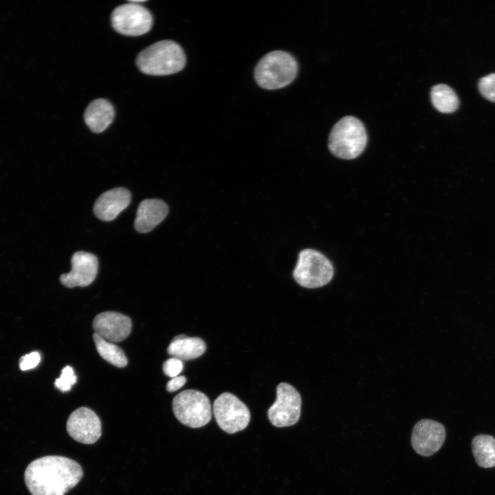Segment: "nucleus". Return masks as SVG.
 <instances>
[{
    "label": "nucleus",
    "mask_w": 495,
    "mask_h": 495,
    "mask_svg": "<svg viewBox=\"0 0 495 495\" xmlns=\"http://www.w3.org/2000/svg\"><path fill=\"white\" fill-rule=\"evenodd\" d=\"M478 89L485 98L495 102V73L481 78L478 82Z\"/></svg>",
    "instance_id": "obj_22"
},
{
    "label": "nucleus",
    "mask_w": 495,
    "mask_h": 495,
    "mask_svg": "<svg viewBox=\"0 0 495 495\" xmlns=\"http://www.w3.org/2000/svg\"><path fill=\"white\" fill-rule=\"evenodd\" d=\"M41 360L40 354L32 352L23 356L19 361V367L22 371H26L36 367Z\"/></svg>",
    "instance_id": "obj_24"
},
{
    "label": "nucleus",
    "mask_w": 495,
    "mask_h": 495,
    "mask_svg": "<svg viewBox=\"0 0 495 495\" xmlns=\"http://www.w3.org/2000/svg\"><path fill=\"white\" fill-rule=\"evenodd\" d=\"M474 456L477 464L483 468L495 466V438L486 434L475 437L472 443Z\"/></svg>",
    "instance_id": "obj_18"
},
{
    "label": "nucleus",
    "mask_w": 495,
    "mask_h": 495,
    "mask_svg": "<svg viewBox=\"0 0 495 495\" xmlns=\"http://www.w3.org/2000/svg\"><path fill=\"white\" fill-rule=\"evenodd\" d=\"M76 380L73 368L67 366L62 370L60 377L56 380L55 386L61 391L66 392L71 389Z\"/></svg>",
    "instance_id": "obj_21"
},
{
    "label": "nucleus",
    "mask_w": 495,
    "mask_h": 495,
    "mask_svg": "<svg viewBox=\"0 0 495 495\" xmlns=\"http://www.w3.org/2000/svg\"><path fill=\"white\" fill-rule=\"evenodd\" d=\"M72 270L60 276L61 283L67 287H86L96 278L98 262L91 253L79 251L75 252L71 259Z\"/></svg>",
    "instance_id": "obj_12"
},
{
    "label": "nucleus",
    "mask_w": 495,
    "mask_h": 495,
    "mask_svg": "<svg viewBox=\"0 0 495 495\" xmlns=\"http://www.w3.org/2000/svg\"><path fill=\"white\" fill-rule=\"evenodd\" d=\"M78 463L62 456H45L32 461L24 478L32 495H64L80 481Z\"/></svg>",
    "instance_id": "obj_1"
},
{
    "label": "nucleus",
    "mask_w": 495,
    "mask_h": 495,
    "mask_svg": "<svg viewBox=\"0 0 495 495\" xmlns=\"http://www.w3.org/2000/svg\"><path fill=\"white\" fill-rule=\"evenodd\" d=\"M206 349V345L201 338L179 335L175 337L168 345L167 352L173 358L183 361L201 356Z\"/></svg>",
    "instance_id": "obj_17"
},
{
    "label": "nucleus",
    "mask_w": 495,
    "mask_h": 495,
    "mask_svg": "<svg viewBox=\"0 0 495 495\" xmlns=\"http://www.w3.org/2000/svg\"><path fill=\"white\" fill-rule=\"evenodd\" d=\"M132 327L129 317L116 311H104L98 314L93 320L95 333L113 343L125 340Z\"/></svg>",
    "instance_id": "obj_13"
},
{
    "label": "nucleus",
    "mask_w": 495,
    "mask_h": 495,
    "mask_svg": "<svg viewBox=\"0 0 495 495\" xmlns=\"http://www.w3.org/2000/svg\"><path fill=\"white\" fill-rule=\"evenodd\" d=\"M301 397L297 390L287 383L276 388V399L267 411L270 422L276 427L293 426L300 416Z\"/></svg>",
    "instance_id": "obj_9"
},
{
    "label": "nucleus",
    "mask_w": 495,
    "mask_h": 495,
    "mask_svg": "<svg viewBox=\"0 0 495 495\" xmlns=\"http://www.w3.org/2000/svg\"><path fill=\"white\" fill-rule=\"evenodd\" d=\"M430 97L434 108L441 113H452L459 107L456 93L447 85L439 84L432 87Z\"/></svg>",
    "instance_id": "obj_19"
},
{
    "label": "nucleus",
    "mask_w": 495,
    "mask_h": 495,
    "mask_svg": "<svg viewBox=\"0 0 495 495\" xmlns=\"http://www.w3.org/2000/svg\"><path fill=\"white\" fill-rule=\"evenodd\" d=\"M153 21L150 11L132 1L116 7L111 13L113 28L123 35H142L151 30Z\"/></svg>",
    "instance_id": "obj_8"
},
{
    "label": "nucleus",
    "mask_w": 495,
    "mask_h": 495,
    "mask_svg": "<svg viewBox=\"0 0 495 495\" xmlns=\"http://www.w3.org/2000/svg\"><path fill=\"white\" fill-rule=\"evenodd\" d=\"M298 65L290 54L280 50L265 54L257 63L254 78L265 89H277L289 85L296 78Z\"/></svg>",
    "instance_id": "obj_3"
},
{
    "label": "nucleus",
    "mask_w": 495,
    "mask_h": 495,
    "mask_svg": "<svg viewBox=\"0 0 495 495\" xmlns=\"http://www.w3.org/2000/svg\"><path fill=\"white\" fill-rule=\"evenodd\" d=\"M186 382L184 376H177L172 378L166 384V390L168 392H174L181 388Z\"/></svg>",
    "instance_id": "obj_25"
},
{
    "label": "nucleus",
    "mask_w": 495,
    "mask_h": 495,
    "mask_svg": "<svg viewBox=\"0 0 495 495\" xmlns=\"http://www.w3.org/2000/svg\"><path fill=\"white\" fill-rule=\"evenodd\" d=\"M366 143V131L362 122L353 116H345L332 128L328 146L336 157L351 160L363 152Z\"/></svg>",
    "instance_id": "obj_4"
},
{
    "label": "nucleus",
    "mask_w": 495,
    "mask_h": 495,
    "mask_svg": "<svg viewBox=\"0 0 495 495\" xmlns=\"http://www.w3.org/2000/svg\"><path fill=\"white\" fill-rule=\"evenodd\" d=\"M334 270L331 262L322 253L305 249L299 253L298 263L293 272L295 280L306 288H318L332 279Z\"/></svg>",
    "instance_id": "obj_5"
},
{
    "label": "nucleus",
    "mask_w": 495,
    "mask_h": 495,
    "mask_svg": "<svg viewBox=\"0 0 495 495\" xmlns=\"http://www.w3.org/2000/svg\"><path fill=\"white\" fill-rule=\"evenodd\" d=\"M67 431L78 442L92 444L101 436V422L90 408L80 407L73 411L67 421Z\"/></svg>",
    "instance_id": "obj_11"
},
{
    "label": "nucleus",
    "mask_w": 495,
    "mask_h": 495,
    "mask_svg": "<svg viewBox=\"0 0 495 495\" xmlns=\"http://www.w3.org/2000/svg\"><path fill=\"white\" fill-rule=\"evenodd\" d=\"M172 405L176 418L190 428H201L212 418L209 399L197 390H185L179 393L174 397Z\"/></svg>",
    "instance_id": "obj_6"
},
{
    "label": "nucleus",
    "mask_w": 495,
    "mask_h": 495,
    "mask_svg": "<svg viewBox=\"0 0 495 495\" xmlns=\"http://www.w3.org/2000/svg\"><path fill=\"white\" fill-rule=\"evenodd\" d=\"M183 362L177 358H171L164 362V373L168 377H175L183 370Z\"/></svg>",
    "instance_id": "obj_23"
},
{
    "label": "nucleus",
    "mask_w": 495,
    "mask_h": 495,
    "mask_svg": "<svg viewBox=\"0 0 495 495\" xmlns=\"http://www.w3.org/2000/svg\"><path fill=\"white\" fill-rule=\"evenodd\" d=\"M168 207L157 199H144L140 202L135 219V230L141 233L151 231L166 217Z\"/></svg>",
    "instance_id": "obj_15"
},
{
    "label": "nucleus",
    "mask_w": 495,
    "mask_h": 495,
    "mask_svg": "<svg viewBox=\"0 0 495 495\" xmlns=\"http://www.w3.org/2000/svg\"><path fill=\"white\" fill-rule=\"evenodd\" d=\"M186 56L181 46L173 41L156 42L142 50L136 58L139 69L144 74L165 76L181 71L186 65Z\"/></svg>",
    "instance_id": "obj_2"
},
{
    "label": "nucleus",
    "mask_w": 495,
    "mask_h": 495,
    "mask_svg": "<svg viewBox=\"0 0 495 495\" xmlns=\"http://www.w3.org/2000/svg\"><path fill=\"white\" fill-rule=\"evenodd\" d=\"M213 413L219 426L225 432L233 434L245 429L250 420V412L246 405L230 393L221 394L213 403Z\"/></svg>",
    "instance_id": "obj_7"
},
{
    "label": "nucleus",
    "mask_w": 495,
    "mask_h": 495,
    "mask_svg": "<svg viewBox=\"0 0 495 495\" xmlns=\"http://www.w3.org/2000/svg\"><path fill=\"white\" fill-rule=\"evenodd\" d=\"M446 439L444 426L434 420L424 419L414 426L411 435V444L419 454L429 456L437 452Z\"/></svg>",
    "instance_id": "obj_10"
},
{
    "label": "nucleus",
    "mask_w": 495,
    "mask_h": 495,
    "mask_svg": "<svg viewBox=\"0 0 495 495\" xmlns=\"http://www.w3.org/2000/svg\"><path fill=\"white\" fill-rule=\"evenodd\" d=\"M114 115L112 104L106 99L99 98L88 104L84 113V119L93 132L101 133L112 122Z\"/></svg>",
    "instance_id": "obj_16"
},
{
    "label": "nucleus",
    "mask_w": 495,
    "mask_h": 495,
    "mask_svg": "<svg viewBox=\"0 0 495 495\" xmlns=\"http://www.w3.org/2000/svg\"><path fill=\"white\" fill-rule=\"evenodd\" d=\"M131 198L130 192L124 188L119 187L107 190L96 201L94 213L102 221H112L129 205Z\"/></svg>",
    "instance_id": "obj_14"
},
{
    "label": "nucleus",
    "mask_w": 495,
    "mask_h": 495,
    "mask_svg": "<svg viewBox=\"0 0 495 495\" xmlns=\"http://www.w3.org/2000/svg\"><path fill=\"white\" fill-rule=\"evenodd\" d=\"M93 339L98 354L104 360L119 368L126 366L127 358L119 346L104 340L95 333L93 334Z\"/></svg>",
    "instance_id": "obj_20"
}]
</instances>
